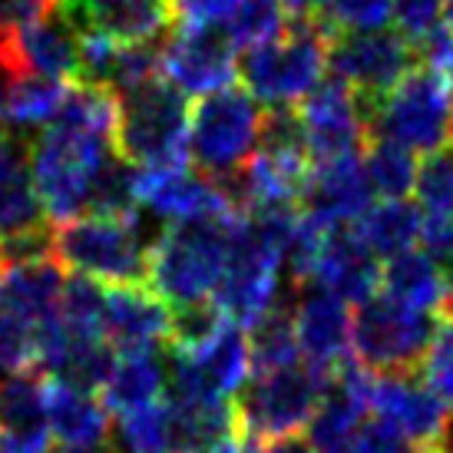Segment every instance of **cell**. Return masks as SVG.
<instances>
[{"instance_id": "4fadbf2b", "label": "cell", "mask_w": 453, "mask_h": 453, "mask_svg": "<svg viewBox=\"0 0 453 453\" xmlns=\"http://www.w3.org/2000/svg\"><path fill=\"white\" fill-rule=\"evenodd\" d=\"M239 50L228 40L226 27L182 30L163 43V80L182 96H212L235 83Z\"/></svg>"}, {"instance_id": "f1b7e54d", "label": "cell", "mask_w": 453, "mask_h": 453, "mask_svg": "<svg viewBox=\"0 0 453 453\" xmlns=\"http://www.w3.org/2000/svg\"><path fill=\"white\" fill-rule=\"evenodd\" d=\"M417 156L397 142L371 136L365 146V173L374 196L380 199H407L417 186Z\"/></svg>"}, {"instance_id": "484cf974", "label": "cell", "mask_w": 453, "mask_h": 453, "mask_svg": "<svg viewBox=\"0 0 453 453\" xmlns=\"http://www.w3.org/2000/svg\"><path fill=\"white\" fill-rule=\"evenodd\" d=\"M357 239L367 245L374 258H401L414 252L420 242V209L407 199H380L354 222Z\"/></svg>"}, {"instance_id": "f546056e", "label": "cell", "mask_w": 453, "mask_h": 453, "mask_svg": "<svg viewBox=\"0 0 453 453\" xmlns=\"http://www.w3.org/2000/svg\"><path fill=\"white\" fill-rule=\"evenodd\" d=\"M249 351H252V374H268V371H281V367L298 365L302 348H298V334H295V318L291 308H275L272 315H265L258 325L249 327Z\"/></svg>"}, {"instance_id": "cb8c5ba5", "label": "cell", "mask_w": 453, "mask_h": 453, "mask_svg": "<svg viewBox=\"0 0 453 453\" xmlns=\"http://www.w3.org/2000/svg\"><path fill=\"white\" fill-rule=\"evenodd\" d=\"M169 390V365L159 351H123L103 380L100 401L116 417L159 403Z\"/></svg>"}, {"instance_id": "ac0fdd59", "label": "cell", "mask_w": 453, "mask_h": 453, "mask_svg": "<svg viewBox=\"0 0 453 453\" xmlns=\"http://www.w3.org/2000/svg\"><path fill=\"white\" fill-rule=\"evenodd\" d=\"M374 189L367 182L365 159L361 156H344L331 163H318L308 176L302 196V212L315 219L318 226L338 228L351 226L374 205Z\"/></svg>"}, {"instance_id": "83f0119b", "label": "cell", "mask_w": 453, "mask_h": 453, "mask_svg": "<svg viewBox=\"0 0 453 453\" xmlns=\"http://www.w3.org/2000/svg\"><path fill=\"white\" fill-rule=\"evenodd\" d=\"M116 453H176L179 430L165 397L116 420Z\"/></svg>"}, {"instance_id": "7402d4cb", "label": "cell", "mask_w": 453, "mask_h": 453, "mask_svg": "<svg viewBox=\"0 0 453 453\" xmlns=\"http://www.w3.org/2000/svg\"><path fill=\"white\" fill-rule=\"evenodd\" d=\"M0 441L20 453H50L47 380L30 371L0 380Z\"/></svg>"}, {"instance_id": "d4e9b609", "label": "cell", "mask_w": 453, "mask_h": 453, "mask_svg": "<svg viewBox=\"0 0 453 453\" xmlns=\"http://www.w3.org/2000/svg\"><path fill=\"white\" fill-rule=\"evenodd\" d=\"M380 295L424 315H437L450 302V272L414 249L380 268Z\"/></svg>"}, {"instance_id": "c3c4849f", "label": "cell", "mask_w": 453, "mask_h": 453, "mask_svg": "<svg viewBox=\"0 0 453 453\" xmlns=\"http://www.w3.org/2000/svg\"><path fill=\"white\" fill-rule=\"evenodd\" d=\"M447 311H450V318H453V275H450V302H447Z\"/></svg>"}, {"instance_id": "60d3db41", "label": "cell", "mask_w": 453, "mask_h": 453, "mask_svg": "<svg viewBox=\"0 0 453 453\" xmlns=\"http://www.w3.org/2000/svg\"><path fill=\"white\" fill-rule=\"evenodd\" d=\"M351 453H420L414 443H407L403 437H397L394 430H388L378 420H367V427L361 430V437L354 443Z\"/></svg>"}, {"instance_id": "f35d334b", "label": "cell", "mask_w": 453, "mask_h": 453, "mask_svg": "<svg viewBox=\"0 0 453 453\" xmlns=\"http://www.w3.org/2000/svg\"><path fill=\"white\" fill-rule=\"evenodd\" d=\"M239 0H169V11L182 30H202V27H226Z\"/></svg>"}, {"instance_id": "7bdbcfd3", "label": "cell", "mask_w": 453, "mask_h": 453, "mask_svg": "<svg viewBox=\"0 0 453 453\" xmlns=\"http://www.w3.org/2000/svg\"><path fill=\"white\" fill-rule=\"evenodd\" d=\"M265 453H315V447L302 437H285V441H272V443H262Z\"/></svg>"}, {"instance_id": "74e56055", "label": "cell", "mask_w": 453, "mask_h": 453, "mask_svg": "<svg viewBox=\"0 0 453 453\" xmlns=\"http://www.w3.org/2000/svg\"><path fill=\"white\" fill-rule=\"evenodd\" d=\"M447 13V0H394V24L411 47L434 34Z\"/></svg>"}, {"instance_id": "ffe728a7", "label": "cell", "mask_w": 453, "mask_h": 453, "mask_svg": "<svg viewBox=\"0 0 453 453\" xmlns=\"http://www.w3.org/2000/svg\"><path fill=\"white\" fill-rule=\"evenodd\" d=\"M311 281L318 288L331 291L341 302L361 304L380 291V268L378 258L367 252L365 242L357 239V232L348 226H338L327 228L325 239H321Z\"/></svg>"}, {"instance_id": "9c48e42d", "label": "cell", "mask_w": 453, "mask_h": 453, "mask_svg": "<svg viewBox=\"0 0 453 453\" xmlns=\"http://www.w3.org/2000/svg\"><path fill=\"white\" fill-rule=\"evenodd\" d=\"M437 327V315L414 311L378 291L357 304L351 348L371 374H411L424 365Z\"/></svg>"}, {"instance_id": "8fae6325", "label": "cell", "mask_w": 453, "mask_h": 453, "mask_svg": "<svg viewBox=\"0 0 453 453\" xmlns=\"http://www.w3.org/2000/svg\"><path fill=\"white\" fill-rule=\"evenodd\" d=\"M414 47L390 30L331 37L327 70L365 103H378L414 70Z\"/></svg>"}, {"instance_id": "4316f807", "label": "cell", "mask_w": 453, "mask_h": 453, "mask_svg": "<svg viewBox=\"0 0 453 453\" xmlns=\"http://www.w3.org/2000/svg\"><path fill=\"white\" fill-rule=\"evenodd\" d=\"M70 83L47 80V76H13L7 87V119L20 133L50 129L64 110Z\"/></svg>"}, {"instance_id": "2e32d148", "label": "cell", "mask_w": 453, "mask_h": 453, "mask_svg": "<svg viewBox=\"0 0 453 453\" xmlns=\"http://www.w3.org/2000/svg\"><path fill=\"white\" fill-rule=\"evenodd\" d=\"M47 427L57 453H116V427L96 390L47 378Z\"/></svg>"}, {"instance_id": "d6a6232c", "label": "cell", "mask_w": 453, "mask_h": 453, "mask_svg": "<svg viewBox=\"0 0 453 453\" xmlns=\"http://www.w3.org/2000/svg\"><path fill=\"white\" fill-rule=\"evenodd\" d=\"M414 196L424 219H453V152L441 150L420 163Z\"/></svg>"}, {"instance_id": "9a60e30c", "label": "cell", "mask_w": 453, "mask_h": 453, "mask_svg": "<svg viewBox=\"0 0 453 453\" xmlns=\"http://www.w3.org/2000/svg\"><path fill=\"white\" fill-rule=\"evenodd\" d=\"M291 318L304 361L325 374H334L351 351L354 315L348 311V302H341L318 285H304L298 288Z\"/></svg>"}, {"instance_id": "e0dca14e", "label": "cell", "mask_w": 453, "mask_h": 453, "mask_svg": "<svg viewBox=\"0 0 453 453\" xmlns=\"http://www.w3.org/2000/svg\"><path fill=\"white\" fill-rule=\"evenodd\" d=\"M80 37L83 27L64 4H57L47 17L17 34L11 47L13 76H47V80H80Z\"/></svg>"}, {"instance_id": "d6986e66", "label": "cell", "mask_w": 453, "mask_h": 453, "mask_svg": "<svg viewBox=\"0 0 453 453\" xmlns=\"http://www.w3.org/2000/svg\"><path fill=\"white\" fill-rule=\"evenodd\" d=\"M103 331L119 354L159 351L173 338V308L146 285H119L106 291Z\"/></svg>"}, {"instance_id": "8992f818", "label": "cell", "mask_w": 453, "mask_h": 453, "mask_svg": "<svg viewBox=\"0 0 453 453\" xmlns=\"http://www.w3.org/2000/svg\"><path fill=\"white\" fill-rule=\"evenodd\" d=\"M265 133V113L249 89L228 87L196 103L189 119V159L205 179L228 182L249 165Z\"/></svg>"}, {"instance_id": "5b68a950", "label": "cell", "mask_w": 453, "mask_h": 453, "mask_svg": "<svg viewBox=\"0 0 453 453\" xmlns=\"http://www.w3.org/2000/svg\"><path fill=\"white\" fill-rule=\"evenodd\" d=\"M189 106L165 80L119 96L116 152L136 169L189 165Z\"/></svg>"}, {"instance_id": "836d02e7", "label": "cell", "mask_w": 453, "mask_h": 453, "mask_svg": "<svg viewBox=\"0 0 453 453\" xmlns=\"http://www.w3.org/2000/svg\"><path fill=\"white\" fill-rule=\"evenodd\" d=\"M394 20V0H331L321 13V27L331 37L341 34H378Z\"/></svg>"}, {"instance_id": "7a4b0ae2", "label": "cell", "mask_w": 453, "mask_h": 453, "mask_svg": "<svg viewBox=\"0 0 453 453\" xmlns=\"http://www.w3.org/2000/svg\"><path fill=\"white\" fill-rule=\"evenodd\" d=\"M242 212L232 219L209 222H179L163 228L150 252V288L169 308H189L215 298L232 258L235 228Z\"/></svg>"}, {"instance_id": "7c38bea8", "label": "cell", "mask_w": 453, "mask_h": 453, "mask_svg": "<svg viewBox=\"0 0 453 453\" xmlns=\"http://www.w3.org/2000/svg\"><path fill=\"white\" fill-rule=\"evenodd\" d=\"M367 411L378 417V424L394 430L407 443H414L420 453H430L443 441L453 417L447 411V403L430 390L427 380L417 378V371H411V374H374Z\"/></svg>"}, {"instance_id": "4dcf8cb0", "label": "cell", "mask_w": 453, "mask_h": 453, "mask_svg": "<svg viewBox=\"0 0 453 453\" xmlns=\"http://www.w3.org/2000/svg\"><path fill=\"white\" fill-rule=\"evenodd\" d=\"M103 315H106V291L103 285L89 281V278H66L64 298H60V311L57 321L66 331V338L73 341H106L103 331ZM110 344V341H106Z\"/></svg>"}, {"instance_id": "ba28073f", "label": "cell", "mask_w": 453, "mask_h": 453, "mask_svg": "<svg viewBox=\"0 0 453 453\" xmlns=\"http://www.w3.org/2000/svg\"><path fill=\"white\" fill-rule=\"evenodd\" d=\"M331 374L311 365H291L268 374H252L235 401L239 434L252 443L298 437L325 401Z\"/></svg>"}, {"instance_id": "ee69618b", "label": "cell", "mask_w": 453, "mask_h": 453, "mask_svg": "<svg viewBox=\"0 0 453 453\" xmlns=\"http://www.w3.org/2000/svg\"><path fill=\"white\" fill-rule=\"evenodd\" d=\"M186 453H242L239 441L235 437H228V441H215V443H202V447H192Z\"/></svg>"}, {"instance_id": "6da1fadb", "label": "cell", "mask_w": 453, "mask_h": 453, "mask_svg": "<svg viewBox=\"0 0 453 453\" xmlns=\"http://www.w3.org/2000/svg\"><path fill=\"white\" fill-rule=\"evenodd\" d=\"M163 226L150 215H80L53 232V255L64 268L96 285H142L150 252Z\"/></svg>"}, {"instance_id": "5bb4252c", "label": "cell", "mask_w": 453, "mask_h": 453, "mask_svg": "<svg viewBox=\"0 0 453 453\" xmlns=\"http://www.w3.org/2000/svg\"><path fill=\"white\" fill-rule=\"evenodd\" d=\"M298 119L304 129L308 156L315 163L357 156V150L371 139V103H365L338 80H325L302 103Z\"/></svg>"}, {"instance_id": "603a6c76", "label": "cell", "mask_w": 453, "mask_h": 453, "mask_svg": "<svg viewBox=\"0 0 453 453\" xmlns=\"http://www.w3.org/2000/svg\"><path fill=\"white\" fill-rule=\"evenodd\" d=\"M43 226L47 212L30 169V146L17 136H4L0 139V242Z\"/></svg>"}, {"instance_id": "ab89813d", "label": "cell", "mask_w": 453, "mask_h": 453, "mask_svg": "<svg viewBox=\"0 0 453 453\" xmlns=\"http://www.w3.org/2000/svg\"><path fill=\"white\" fill-rule=\"evenodd\" d=\"M417 53H420V60L427 66V70H434V73L447 76V80H453V30L447 24H441L434 34H427V37L417 43Z\"/></svg>"}, {"instance_id": "7dc6e473", "label": "cell", "mask_w": 453, "mask_h": 453, "mask_svg": "<svg viewBox=\"0 0 453 453\" xmlns=\"http://www.w3.org/2000/svg\"><path fill=\"white\" fill-rule=\"evenodd\" d=\"M443 17H447V27L453 30V0H447V13Z\"/></svg>"}, {"instance_id": "e575fe53", "label": "cell", "mask_w": 453, "mask_h": 453, "mask_svg": "<svg viewBox=\"0 0 453 453\" xmlns=\"http://www.w3.org/2000/svg\"><path fill=\"white\" fill-rule=\"evenodd\" d=\"M37 327H30L20 318L0 311V374L13 378V374H27L37 367Z\"/></svg>"}, {"instance_id": "f6af8a7d", "label": "cell", "mask_w": 453, "mask_h": 453, "mask_svg": "<svg viewBox=\"0 0 453 453\" xmlns=\"http://www.w3.org/2000/svg\"><path fill=\"white\" fill-rule=\"evenodd\" d=\"M70 7H80V11H89V7H119V4H139V0H64Z\"/></svg>"}, {"instance_id": "bcb514c9", "label": "cell", "mask_w": 453, "mask_h": 453, "mask_svg": "<svg viewBox=\"0 0 453 453\" xmlns=\"http://www.w3.org/2000/svg\"><path fill=\"white\" fill-rule=\"evenodd\" d=\"M242 453H265V450H262V443H252V441H249L245 447H242Z\"/></svg>"}, {"instance_id": "44dd1931", "label": "cell", "mask_w": 453, "mask_h": 453, "mask_svg": "<svg viewBox=\"0 0 453 453\" xmlns=\"http://www.w3.org/2000/svg\"><path fill=\"white\" fill-rule=\"evenodd\" d=\"M64 265L57 258L34 265H4L0 272V311L20 318L37 334L57 321L64 298Z\"/></svg>"}, {"instance_id": "d590c367", "label": "cell", "mask_w": 453, "mask_h": 453, "mask_svg": "<svg viewBox=\"0 0 453 453\" xmlns=\"http://www.w3.org/2000/svg\"><path fill=\"white\" fill-rule=\"evenodd\" d=\"M60 0H0V70L13 76L11 70V47L17 34H24L30 24L57 7Z\"/></svg>"}, {"instance_id": "30bf717a", "label": "cell", "mask_w": 453, "mask_h": 453, "mask_svg": "<svg viewBox=\"0 0 453 453\" xmlns=\"http://www.w3.org/2000/svg\"><path fill=\"white\" fill-rule=\"evenodd\" d=\"M281 275L285 268L278 262V255L255 235L249 215L242 212L235 242H232V258H228L226 278L215 291L212 304L226 321L252 327L265 315L281 308Z\"/></svg>"}, {"instance_id": "681fc988", "label": "cell", "mask_w": 453, "mask_h": 453, "mask_svg": "<svg viewBox=\"0 0 453 453\" xmlns=\"http://www.w3.org/2000/svg\"><path fill=\"white\" fill-rule=\"evenodd\" d=\"M0 272H4V255H0Z\"/></svg>"}, {"instance_id": "b9f144b4", "label": "cell", "mask_w": 453, "mask_h": 453, "mask_svg": "<svg viewBox=\"0 0 453 453\" xmlns=\"http://www.w3.org/2000/svg\"><path fill=\"white\" fill-rule=\"evenodd\" d=\"M281 7L295 20H321V13L331 7V0H281Z\"/></svg>"}, {"instance_id": "1f68e13d", "label": "cell", "mask_w": 453, "mask_h": 453, "mask_svg": "<svg viewBox=\"0 0 453 453\" xmlns=\"http://www.w3.org/2000/svg\"><path fill=\"white\" fill-rule=\"evenodd\" d=\"M285 17L288 13L281 7V0H239L232 20L226 24V34L235 43V50L249 53L281 37L288 30Z\"/></svg>"}, {"instance_id": "52a82bcc", "label": "cell", "mask_w": 453, "mask_h": 453, "mask_svg": "<svg viewBox=\"0 0 453 453\" xmlns=\"http://www.w3.org/2000/svg\"><path fill=\"white\" fill-rule=\"evenodd\" d=\"M371 136L397 142L414 156L447 150L453 136V80L414 66L388 96L371 103Z\"/></svg>"}, {"instance_id": "8d00e7d4", "label": "cell", "mask_w": 453, "mask_h": 453, "mask_svg": "<svg viewBox=\"0 0 453 453\" xmlns=\"http://www.w3.org/2000/svg\"><path fill=\"white\" fill-rule=\"evenodd\" d=\"M420 371H424V380L430 384V390L447 403V411L453 414V318L441 321Z\"/></svg>"}, {"instance_id": "277c9868", "label": "cell", "mask_w": 453, "mask_h": 453, "mask_svg": "<svg viewBox=\"0 0 453 453\" xmlns=\"http://www.w3.org/2000/svg\"><path fill=\"white\" fill-rule=\"evenodd\" d=\"M327 47L331 34L321 27V20H295L278 40L242 57V83L255 103L272 110H291L325 83Z\"/></svg>"}, {"instance_id": "3957f363", "label": "cell", "mask_w": 453, "mask_h": 453, "mask_svg": "<svg viewBox=\"0 0 453 453\" xmlns=\"http://www.w3.org/2000/svg\"><path fill=\"white\" fill-rule=\"evenodd\" d=\"M113 156H119L113 136H100L66 123L43 129L30 146V169L47 219L64 226L80 215H89L93 186Z\"/></svg>"}]
</instances>
